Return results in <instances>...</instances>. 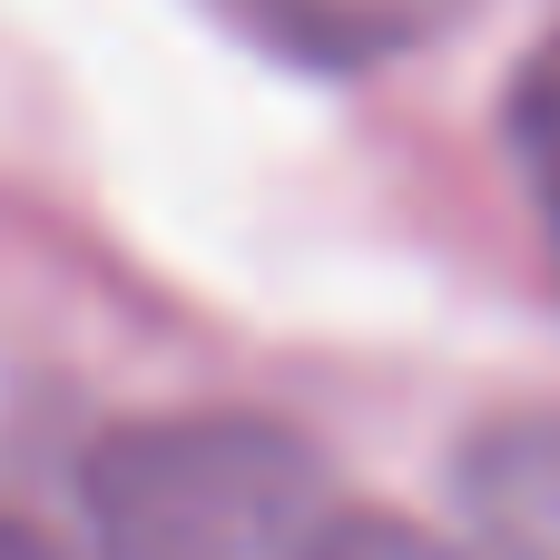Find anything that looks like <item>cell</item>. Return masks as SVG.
Returning <instances> with one entry per match:
<instances>
[{
  "label": "cell",
  "mask_w": 560,
  "mask_h": 560,
  "mask_svg": "<svg viewBox=\"0 0 560 560\" xmlns=\"http://www.w3.org/2000/svg\"><path fill=\"white\" fill-rule=\"evenodd\" d=\"M315 560H492V551H463V541H443L423 522H394V512H335Z\"/></svg>",
  "instance_id": "5b68a950"
},
{
  "label": "cell",
  "mask_w": 560,
  "mask_h": 560,
  "mask_svg": "<svg viewBox=\"0 0 560 560\" xmlns=\"http://www.w3.org/2000/svg\"><path fill=\"white\" fill-rule=\"evenodd\" d=\"M463 512L492 560H560V413H502L463 443Z\"/></svg>",
  "instance_id": "3957f363"
},
{
  "label": "cell",
  "mask_w": 560,
  "mask_h": 560,
  "mask_svg": "<svg viewBox=\"0 0 560 560\" xmlns=\"http://www.w3.org/2000/svg\"><path fill=\"white\" fill-rule=\"evenodd\" d=\"M217 10H226L266 59L325 69V79L413 59L423 39H443V30L463 20V0H217Z\"/></svg>",
  "instance_id": "7a4b0ae2"
},
{
  "label": "cell",
  "mask_w": 560,
  "mask_h": 560,
  "mask_svg": "<svg viewBox=\"0 0 560 560\" xmlns=\"http://www.w3.org/2000/svg\"><path fill=\"white\" fill-rule=\"evenodd\" d=\"M512 167H522V197H532V226H541V256H551V285H560V39H541L512 79Z\"/></svg>",
  "instance_id": "277c9868"
},
{
  "label": "cell",
  "mask_w": 560,
  "mask_h": 560,
  "mask_svg": "<svg viewBox=\"0 0 560 560\" xmlns=\"http://www.w3.org/2000/svg\"><path fill=\"white\" fill-rule=\"evenodd\" d=\"M0 560H69V551H59L49 532H30V522H10V512H0Z\"/></svg>",
  "instance_id": "8992f818"
},
{
  "label": "cell",
  "mask_w": 560,
  "mask_h": 560,
  "mask_svg": "<svg viewBox=\"0 0 560 560\" xmlns=\"http://www.w3.org/2000/svg\"><path fill=\"white\" fill-rule=\"evenodd\" d=\"M79 502L108 560H315L335 532L325 463L266 413L118 423L89 443Z\"/></svg>",
  "instance_id": "6da1fadb"
}]
</instances>
